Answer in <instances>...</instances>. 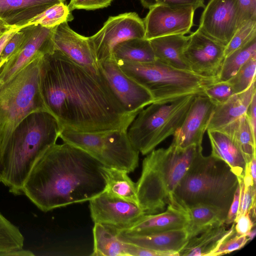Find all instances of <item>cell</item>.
Wrapping results in <instances>:
<instances>
[{"instance_id": "cell-46", "label": "cell", "mask_w": 256, "mask_h": 256, "mask_svg": "<svg viewBox=\"0 0 256 256\" xmlns=\"http://www.w3.org/2000/svg\"><path fill=\"white\" fill-rule=\"evenodd\" d=\"M240 198V186L238 185L234 192L232 201L228 210L224 224L229 225L233 224L236 218L238 210Z\"/></svg>"}, {"instance_id": "cell-13", "label": "cell", "mask_w": 256, "mask_h": 256, "mask_svg": "<svg viewBox=\"0 0 256 256\" xmlns=\"http://www.w3.org/2000/svg\"><path fill=\"white\" fill-rule=\"evenodd\" d=\"M55 27L30 24L22 28L25 33L24 40L18 52L0 70V86L12 78L34 58L54 50L52 35Z\"/></svg>"}, {"instance_id": "cell-15", "label": "cell", "mask_w": 256, "mask_h": 256, "mask_svg": "<svg viewBox=\"0 0 256 256\" xmlns=\"http://www.w3.org/2000/svg\"><path fill=\"white\" fill-rule=\"evenodd\" d=\"M196 10L192 7L157 5L149 9L143 20L147 40L172 35L186 34L194 25Z\"/></svg>"}, {"instance_id": "cell-6", "label": "cell", "mask_w": 256, "mask_h": 256, "mask_svg": "<svg viewBox=\"0 0 256 256\" xmlns=\"http://www.w3.org/2000/svg\"><path fill=\"white\" fill-rule=\"evenodd\" d=\"M43 56L34 58L12 78L0 86V151L27 116L36 112H48L39 82Z\"/></svg>"}, {"instance_id": "cell-50", "label": "cell", "mask_w": 256, "mask_h": 256, "mask_svg": "<svg viewBox=\"0 0 256 256\" xmlns=\"http://www.w3.org/2000/svg\"><path fill=\"white\" fill-rule=\"evenodd\" d=\"M11 28H12L8 26L2 20H0V37Z\"/></svg>"}, {"instance_id": "cell-19", "label": "cell", "mask_w": 256, "mask_h": 256, "mask_svg": "<svg viewBox=\"0 0 256 256\" xmlns=\"http://www.w3.org/2000/svg\"><path fill=\"white\" fill-rule=\"evenodd\" d=\"M166 210L144 214L130 226L117 232L126 235H144L186 228L190 222L188 210L178 204H168Z\"/></svg>"}, {"instance_id": "cell-35", "label": "cell", "mask_w": 256, "mask_h": 256, "mask_svg": "<svg viewBox=\"0 0 256 256\" xmlns=\"http://www.w3.org/2000/svg\"><path fill=\"white\" fill-rule=\"evenodd\" d=\"M256 56L245 63L236 74L226 80L232 86L234 94L242 92L256 80Z\"/></svg>"}, {"instance_id": "cell-41", "label": "cell", "mask_w": 256, "mask_h": 256, "mask_svg": "<svg viewBox=\"0 0 256 256\" xmlns=\"http://www.w3.org/2000/svg\"><path fill=\"white\" fill-rule=\"evenodd\" d=\"M142 5L146 8L157 5H166L172 6L192 7L197 8L205 6L204 0H140Z\"/></svg>"}, {"instance_id": "cell-18", "label": "cell", "mask_w": 256, "mask_h": 256, "mask_svg": "<svg viewBox=\"0 0 256 256\" xmlns=\"http://www.w3.org/2000/svg\"><path fill=\"white\" fill-rule=\"evenodd\" d=\"M54 50L64 54L88 71L98 74L99 64L89 44L88 38L74 31L64 22L54 28L52 35Z\"/></svg>"}, {"instance_id": "cell-16", "label": "cell", "mask_w": 256, "mask_h": 256, "mask_svg": "<svg viewBox=\"0 0 256 256\" xmlns=\"http://www.w3.org/2000/svg\"><path fill=\"white\" fill-rule=\"evenodd\" d=\"M90 216L94 223L124 230L146 214L138 205L112 196L105 191L90 201Z\"/></svg>"}, {"instance_id": "cell-24", "label": "cell", "mask_w": 256, "mask_h": 256, "mask_svg": "<svg viewBox=\"0 0 256 256\" xmlns=\"http://www.w3.org/2000/svg\"><path fill=\"white\" fill-rule=\"evenodd\" d=\"M232 224L228 230L224 223L215 224L190 238L178 256H210L224 240L236 234L234 223Z\"/></svg>"}, {"instance_id": "cell-37", "label": "cell", "mask_w": 256, "mask_h": 256, "mask_svg": "<svg viewBox=\"0 0 256 256\" xmlns=\"http://www.w3.org/2000/svg\"><path fill=\"white\" fill-rule=\"evenodd\" d=\"M204 94L214 104L218 105L226 102L234 92L227 81H218L207 86Z\"/></svg>"}, {"instance_id": "cell-2", "label": "cell", "mask_w": 256, "mask_h": 256, "mask_svg": "<svg viewBox=\"0 0 256 256\" xmlns=\"http://www.w3.org/2000/svg\"><path fill=\"white\" fill-rule=\"evenodd\" d=\"M102 165L70 144H56L36 160L22 192L44 212L90 201L102 192L106 184Z\"/></svg>"}, {"instance_id": "cell-1", "label": "cell", "mask_w": 256, "mask_h": 256, "mask_svg": "<svg viewBox=\"0 0 256 256\" xmlns=\"http://www.w3.org/2000/svg\"><path fill=\"white\" fill-rule=\"evenodd\" d=\"M39 82L45 106L62 130H127L137 116L126 110L100 70L88 71L58 50L42 57Z\"/></svg>"}, {"instance_id": "cell-42", "label": "cell", "mask_w": 256, "mask_h": 256, "mask_svg": "<svg viewBox=\"0 0 256 256\" xmlns=\"http://www.w3.org/2000/svg\"><path fill=\"white\" fill-rule=\"evenodd\" d=\"M113 0H71L68 5L70 11L74 10H94L108 7Z\"/></svg>"}, {"instance_id": "cell-43", "label": "cell", "mask_w": 256, "mask_h": 256, "mask_svg": "<svg viewBox=\"0 0 256 256\" xmlns=\"http://www.w3.org/2000/svg\"><path fill=\"white\" fill-rule=\"evenodd\" d=\"M240 7L238 26L250 20L256 19V0H238Z\"/></svg>"}, {"instance_id": "cell-38", "label": "cell", "mask_w": 256, "mask_h": 256, "mask_svg": "<svg viewBox=\"0 0 256 256\" xmlns=\"http://www.w3.org/2000/svg\"><path fill=\"white\" fill-rule=\"evenodd\" d=\"M25 38L23 28L15 32L4 45L0 56V70L19 50Z\"/></svg>"}, {"instance_id": "cell-26", "label": "cell", "mask_w": 256, "mask_h": 256, "mask_svg": "<svg viewBox=\"0 0 256 256\" xmlns=\"http://www.w3.org/2000/svg\"><path fill=\"white\" fill-rule=\"evenodd\" d=\"M188 40V36L185 34H172L150 42L156 60L178 69L190 70L184 54Z\"/></svg>"}, {"instance_id": "cell-45", "label": "cell", "mask_w": 256, "mask_h": 256, "mask_svg": "<svg viewBox=\"0 0 256 256\" xmlns=\"http://www.w3.org/2000/svg\"><path fill=\"white\" fill-rule=\"evenodd\" d=\"M234 223L236 234L239 235H246L255 226V222L252 219L249 212L236 217Z\"/></svg>"}, {"instance_id": "cell-3", "label": "cell", "mask_w": 256, "mask_h": 256, "mask_svg": "<svg viewBox=\"0 0 256 256\" xmlns=\"http://www.w3.org/2000/svg\"><path fill=\"white\" fill-rule=\"evenodd\" d=\"M62 128L46 111L27 116L0 151V182L12 194H23L26 180L36 160L56 144Z\"/></svg>"}, {"instance_id": "cell-32", "label": "cell", "mask_w": 256, "mask_h": 256, "mask_svg": "<svg viewBox=\"0 0 256 256\" xmlns=\"http://www.w3.org/2000/svg\"><path fill=\"white\" fill-rule=\"evenodd\" d=\"M256 56V38L224 58L218 81H226L250 59Z\"/></svg>"}, {"instance_id": "cell-29", "label": "cell", "mask_w": 256, "mask_h": 256, "mask_svg": "<svg viewBox=\"0 0 256 256\" xmlns=\"http://www.w3.org/2000/svg\"><path fill=\"white\" fill-rule=\"evenodd\" d=\"M94 256H126L124 242L119 239L116 228L94 223L92 230Z\"/></svg>"}, {"instance_id": "cell-11", "label": "cell", "mask_w": 256, "mask_h": 256, "mask_svg": "<svg viewBox=\"0 0 256 256\" xmlns=\"http://www.w3.org/2000/svg\"><path fill=\"white\" fill-rule=\"evenodd\" d=\"M224 49V46L198 29L188 36L184 54L191 72L218 80L225 58Z\"/></svg>"}, {"instance_id": "cell-47", "label": "cell", "mask_w": 256, "mask_h": 256, "mask_svg": "<svg viewBox=\"0 0 256 256\" xmlns=\"http://www.w3.org/2000/svg\"><path fill=\"white\" fill-rule=\"evenodd\" d=\"M246 114L252 132L256 136V94L253 96Z\"/></svg>"}, {"instance_id": "cell-17", "label": "cell", "mask_w": 256, "mask_h": 256, "mask_svg": "<svg viewBox=\"0 0 256 256\" xmlns=\"http://www.w3.org/2000/svg\"><path fill=\"white\" fill-rule=\"evenodd\" d=\"M215 104L204 94H196L172 144L182 148L202 145Z\"/></svg>"}, {"instance_id": "cell-14", "label": "cell", "mask_w": 256, "mask_h": 256, "mask_svg": "<svg viewBox=\"0 0 256 256\" xmlns=\"http://www.w3.org/2000/svg\"><path fill=\"white\" fill-rule=\"evenodd\" d=\"M98 64L112 90L128 112L138 114L154 102L150 92L127 76L112 56Z\"/></svg>"}, {"instance_id": "cell-4", "label": "cell", "mask_w": 256, "mask_h": 256, "mask_svg": "<svg viewBox=\"0 0 256 256\" xmlns=\"http://www.w3.org/2000/svg\"><path fill=\"white\" fill-rule=\"evenodd\" d=\"M200 150L176 188L175 203L186 210L204 204L216 208L226 216L238 180L229 166L211 154Z\"/></svg>"}, {"instance_id": "cell-33", "label": "cell", "mask_w": 256, "mask_h": 256, "mask_svg": "<svg viewBox=\"0 0 256 256\" xmlns=\"http://www.w3.org/2000/svg\"><path fill=\"white\" fill-rule=\"evenodd\" d=\"M24 240L19 228L0 212V256L23 248Z\"/></svg>"}, {"instance_id": "cell-25", "label": "cell", "mask_w": 256, "mask_h": 256, "mask_svg": "<svg viewBox=\"0 0 256 256\" xmlns=\"http://www.w3.org/2000/svg\"><path fill=\"white\" fill-rule=\"evenodd\" d=\"M206 131L212 148L211 155L224 162L238 179H242L247 162L237 144L220 130Z\"/></svg>"}, {"instance_id": "cell-21", "label": "cell", "mask_w": 256, "mask_h": 256, "mask_svg": "<svg viewBox=\"0 0 256 256\" xmlns=\"http://www.w3.org/2000/svg\"><path fill=\"white\" fill-rule=\"evenodd\" d=\"M66 0H0V20L20 30L50 7Z\"/></svg>"}, {"instance_id": "cell-23", "label": "cell", "mask_w": 256, "mask_h": 256, "mask_svg": "<svg viewBox=\"0 0 256 256\" xmlns=\"http://www.w3.org/2000/svg\"><path fill=\"white\" fill-rule=\"evenodd\" d=\"M256 94L254 80L246 90L234 94L222 104L215 105L207 130H218L246 114Z\"/></svg>"}, {"instance_id": "cell-9", "label": "cell", "mask_w": 256, "mask_h": 256, "mask_svg": "<svg viewBox=\"0 0 256 256\" xmlns=\"http://www.w3.org/2000/svg\"><path fill=\"white\" fill-rule=\"evenodd\" d=\"M166 152V148L154 149L142 161L141 175L136 184L138 206L146 214L162 212L168 204Z\"/></svg>"}, {"instance_id": "cell-49", "label": "cell", "mask_w": 256, "mask_h": 256, "mask_svg": "<svg viewBox=\"0 0 256 256\" xmlns=\"http://www.w3.org/2000/svg\"><path fill=\"white\" fill-rule=\"evenodd\" d=\"M250 174L252 178L254 183L256 182V156H254L252 160L248 162Z\"/></svg>"}, {"instance_id": "cell-36", "label": "cell", "mask_w": 256, "mask_h": 256, "mask_svg": "<svg viewBox=\"0 0 256 256\" xmlns=\"http://www.w3.org/2000/svg\"><path fill=\"white\" fill-rule=\"evenodd\" d=\"M256 38V19L250 20L239 27L225 46L224 56Z\"/></svg>"}, {"instance_id": "cell-39", "label": "cell", "mask_w": 256, "mask_h": 256, "mask_svg": "<svg viewBox=\"0 0 256 256\" xmlns=\"http://www.w3.org/2000/svg\"><path fill=\"white\" fill-rule=\"evenodd\" d=\"M240 186V204L236 217L248 212L256 204V186H245L242 179H238Z\"/></svg>"}, {"instance_id": "cell-7", "label": "cell", "mask_w": 256, "mask_h": 256, "mask_svg": "<svg viewBox=\"0 0 256 256\" xmlns=\"http://www.w3.org/2000/svg\"><path fill=\"white\" fill-rule=\"evenodd\" d=\"M196 94L166 102H153L137 114L127 130L134 147L142 155L174 135L184 120Z\"/></svg>"}, {"instance_id": "cell-34", "label": "cell", "mask_w": 256, "mask_h": 256, "mask_svg": "<svg viewBox=\"0 0 256 256\" xmlns=\"http://www.w3.org/2000/svg\"><path fill=\"white\" fill-rule=\"evenodd\" d=\"M73 19L72 12L68 6L62 2L50 7L32 20L26 26L39 24L46 28H54L62 22L72 21Z\"/></svg>"}, {"instance_id": "cell-44", "label": "cell", "mask_w": 256, "mask_h": 256, "mask_svg": "<svg viewBox=\"0 0 256 256\" xmlns=\"http://www.w3.org/2000/svg\"><path fill=\"white\" fill-rule=\"evenodd\" d=\"M126 256H168L164 253L153 250L131 243L124 242Z\"/></svg>"}, {"instance_id": "cell-5", "label": "cell", "mask_w": 256, "mask_h": 256, "mask_svg": "<svg viewBox=\"0 0 256 256\" xmlns=\"http://www.w3.org/2000/svg\"><path fill=\"white\" fill-rule=\"evenodd\" d=\"M116 62L127 76L150 92L154 102H166L188 94H204L207 86L218 81L173 68L156 60L147 62Z\"/></svg>"}, {"instance_id": "cell-8", "label": "cell", "mask_w": 256, "mask_h": 256, "mask_svg": "<svg viewBox=\"0 0 256 256\" xmlns=\"http://www.w3.org/2000/svg\"><path fill=\"white\" fill-rule=\"evenodd\" d=\"M59 138L84 151L103 166L130 173L138 165L140 152L132 145L127 130L80 132L62 129Z\"/></svg>"}, {"instance_id": "cell-31", "label": "cell", "mask_w": 256, "mask_h": 256, "mask_svg": "<svg viewBox=\"0 0 256 256\" xmlns=\"http://www.w3.org/2000/svg\"><path fill=\"white\" fill-rule=\"evenodd\" d=\"M190 222L186 228L189 238L196 236L210 227L224 224L226 216L220 210L212 206L198 204L186 209Z\"/></svg>"}, {"instance_id": "cell-20", "label": "cell", "mask_w": 256, "mask_h": 256, "mask_svg": "<svg viewBox=\"0 0 256 256\" xmlns=\"http://www.w3.org/2000/svg\"><path fill=\"white\" fill-rule=\"evenodd\" d=\"M117 234L119 239L123 242L163 252L168 256H178L189 239L186 228L144 235Z\"/></svg>"}, {"instance_id": "cell-51", "label": "cell", "mask_w": 256, "mask_h": 256, "mask_svg": "<svg viewBox=\"0 0 256 256\" xmlns=\"http://www.w3.org/2000/svg\"><path fill=\"white\" fill-rule=\"evenodd\" d=\"M256 234V230L255 226L253 227L252 229L248 232L246 236H247L248 240L250 241L253 240V238H254Z\"/></svg>"}, {"instance_id": "cell-40", "label": "cell", "mask_w": 256, "mask_h": 256, "mask_svg": "<svg viewBox=\"0 0 256 256\" xmlns=\"http://www.w3.org/2000/svg\"><path fill=\"white\" fill-rule=\"evenodd\" d=\"M248 241V239L246 235L235 234L224 240L210 256H221L240 250L244 247Z\"/></svg>"}, {"instance_id": "cell-48", "label": "cell", "mask_w": 256, "mask_h": 256, "mask_svg": "<svg viewBox=\"0 0 256 256\" xmlns=\"http://www.w3.org/2000/svg\"><path fill=\"white\" fill-rule=\"evenodd\" d=\"M32 252L22 248L8 252L5 256H34Z\"/></svg>"}, {"instance_id": "cell-22", "label": "cell", "mask_w": 256, "mask_h": 256, "mask_svg": "<svg viewBox=\"0 0 256 256\" xmlns=\"http://www.w3.org/2000/svg\"><path fill=\"white\" fill-rule=\"evenodd\" d=\"M166 150V178L168 204H174V193L176 188L202 148V145H192L182 148L171 144Z\"/></svg>"}, {"instance_id": "cell-27", "label": "cell", "mask_w": 256, "mask_h": 256, "mask_svg": "<svg viewBox=\"0 0 256 256\" xmlns=\"http://www.w3.org/2000/svg\"><path fill=\"white\" fill-rule=\"evenodd\" d=\"M100 172L104 180V190L110 195L138 205L136 184L124 170L102 166Z\"/></svg>"}, {"instance_id": "cell-10", "label": "cell", "mask_w": 256, "mask_h": 256, "mask_svg": "<svg viewBox=\"0 0 256 256\" xmlns=\"http://www.w3.org/2000/svg\"><path fill=\"white\" fill-rule=\"evenodd\" d=\"M144 20L134 12L110 16L94 35L88 37L90 45L98 62L112 56L114 46L126 40L144 38Z\"/></svg>"}, {"instance_id": "cell-28", "label": "cell", "mask_w": 256, "mask_h": 256, "mask_svg": "<svg viewBox=\"0 0 256 256\" xmlns=\"http://www.w3.org/2000/svg\"><path fill=\"white\" fill-rule=\"evenodd\" d=\"M220 130L228 135L242 152L246 162L256 156V136L246 114L227 124Z\"/></svg>"}, {"instance_id": "cell-30", "label": "cell", "mask_w": 256, "mask_h": 256, "mask_svg": "<svg viewBox=\"0 0 256 256\" xmlns=\"http://www.w3.org/2000/svg\"><path fill=\"white\" fill-rule=\"evenodd\" d=\"M112 56L116 60L147 62L156 60L150 40L134 38L123 41L114 48Z\"/></svg>"}, {"instance_id": "cell-12", "label": "cell", "mask_w": 256, "mask_h": 256, "mask_svg": "<svg viewBox=\"0 0 256 256\" xmlns=\"http://www.w3.org/2000/svg\"><path fill=\"white\" fill-rule=\"evenodd\" d=\"M238 0H210L202 14L198 30L225 46L238 28Z\"/></svg>"}]
</instances>
